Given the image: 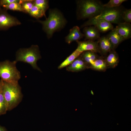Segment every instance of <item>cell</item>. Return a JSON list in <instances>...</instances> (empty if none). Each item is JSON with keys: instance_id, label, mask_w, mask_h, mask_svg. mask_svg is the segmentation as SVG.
<instances>
[{"instance_id": "obj_1", "label": "cell", "mask_w": 131, "mask_h": 131, "mask_svg": "<svg viewBox=\"0 0 131 131\" xmlns=\"http://www.w3.org/2000/svg\"><path fill=\"white\" fill-rule=\"evenodd\" d=\"M77 18L89 19L99 15L104 9L103 4L97 0H81L77 2Z\"/></svg>"}, {"instance_id": "obj_2", "label": "cell", "mask_w": 131, "mask_h": 131, "mask_svg": "<svg viewBox=\"0 0 131 131\" xmlns=\"http://www.w3.org/2000/svg\"><path fill=\"white\" fill-rule=\"evenodd\" d=\"M37 21L42 24L43 29L49 38L51 37L54 32L63 28L66 23L63 15L56 9L49 10V16L45 20Z\"/></svg>"}, {"instance_id": "obj_3", "label": "cell", "mask_w": 131, "mask_h": 131, "mask_svg": "<svg viewBox=\"0 0 131 131\" xmlns=\"http://www.w3.org/2000/svg\"><path fill=\"white\" fill-rule=\"evenodd\" d=\"M17 62L6 60L0 62V77L3 81L16 86L19 84L20 73L16 66Z\"/></svg>"}, {"instance_id": "obj_4", "label": "cell", "mask_w": 131, "mask_h": 131, "mask_svg": "<svg viewBox=\"0 0 131 131\" xmlns=\"http://www.w3.org/2000/svg\"><path fill=\"white\" fill-rule=\"evenodd\" d=\"M3 90L7 111L11 110L20 102L23 98L19 85L14 86L3 81Z\"/></svg>"}, {"instance_id": "obj_5", "label": "cell", "mask_w": 131, "mask_h": 131, "mask_svg": "<svg viewBox=\"0 0 131 131\" xmlns=\"http://www.w3.org/2000/svg\"><path fill=\"white\" fill-rule=\"evenodd\" d=\"M41 58L38 46L33 45L29 48L21 49L16 52L15 61L22 62L30 65L34 69L41 72L37 64L38 60Z\"/></svg>"}, {"instance_id": "obj_6", "label": "cell", "mask_w": 131, "mask_h": 131, "mask_svg": "<svg viewBox=\"0 0 131 131\" xmlns=\"http://www.w3.org/2000/svg\"><path fill=\"white\" fill-rule=\"evenodd\" d=\"M124 10L119 7L113 8L105 7L98 15L94 17L103 19L112 23L118 24L122 23V16Z\"/></svg>"}, {"instance_id": "obj_7", "label": "cell", "mask_w": 131, "mask_h": 131, "mask_svg": "<svg viewBox=\"0 0 131 131\" xmlns=\"http://www.w3.org/2000/svg\"><path fill=\"white\" fill-rule=\"evenodd\" d=\"M96 27L100 32H105L113 29V26L109 22L103 19L93 17L85 22L82 27L92 26Z\"/></svg>"}, {"instance_id": "obj_8", "label": "cell", "mask_w": 131, "mask_h": 131, "mask_svg": "<svg viewBox=\"0 0 131 131\" xmlns=\"http://www.w3.org/2000/svg\"><path fill=\"white\" fill-rule=\"evenodd\" d=\"M6 10L0 7V30H6L12 26L21 24L18 19L8 14Z\"/></svg>"}, {"instance_id": "obj_9", "label": "cell", "mask_w": 131, "mask_h": 131, "mask_svg": "<svg viewBox=\"0 0 131 131\" xmlns=\"http://www.w3.org/2000/svg\"><path fill=\"white\" fill-rule=\"evenodd\" d=\"M76 42L78 45L76 49L80 51L83 52L89 51L96 53H100L98 40L96 41L87 40L83 41H78Z\"/></svg>"}, {"instance_id": "obj_10", "label": "cell", "mask_w": 131, "mask_h": 131, "mask_svg": "<svg viewBox=\"0 0 131 131\" xmlns=\"http://www.w3.org/2000/svg\"><path fill=\"white\" fill-rule=\"evenodd\" d=\"M89 68V66L80 56L76 58L70 65L67 66V71L73 72H78Z\"/></svg>"}, {"instance_id": "obj_11", "label": "cell", "mask_w": 131, "mask_h": 131, "mask_svg": "<svg viewBox=\"0 0 131 131\" xmlns=\"http://www.w3.org/2000/svg\"><path fill=\"white\" fill-rule=\"evenodd\" d=\"M113 29L116 31L125 40L131 37V25L130 23L125 22L118 24Z\"/></svg>"}, {"instance_id": "obj_12", "label": "cell", "mask_w": 131, "mask_h": 131, "mask_svg": "<svg viewBox=\"0 0 131 131\" xmlns=\"http://www.w3.org/2000/svg\"><path fill=\"white\" fill-rule=\"evenodd\" d=\"M85 40L95 41L98 40L100 38V32L94 26H90L85 27L83 29Z\"/></svg>"}, {"instance_id": "obj_13", "label": "cell", "mask_w": 131, "mask_h": 131, "mask_svg": "<svg viewBox=\"0 0 131 131\" xmlns=\"http://www.w3.org/2000/svg\"><path fill=\"white\" fill-rule=\"evenodd\" d=\"M100 53L105 55L112 50H115L107 36H103L98 40Z\"/></svg>"}, {"instance_id": "obj_14", "label": "cell", "mask_w": 131, "mask_h": 131, "mask_svg": "<svg viewBox=\"0 0 131 131\" xmlns=\"http://www.w3.org/2000/svg\"><path fill=\"white\" fill-rule=\"evenodd\" d=\"M84 36V34L81 33L79 27L75 26L70 30L69 33L65 37V41L70 44L73 41H79Z\"/></svg>"}, {"instance_id": "obj_15", "label": "cell", "mask_w": 131, "mask_h": 131, "mask_svg": "<svg viewBox=\"0 0 131 131\" xmlns=\"http://www.w3.org/2000/svg\"><path fill=\"white\" fill-rule=\"evenodd\" d=\"M108 53V55L104 58L107 67L114 68L117 66L119 62L118 55L115 50Z\"/></svg>"}, {"instance_id": "obj_16", "label": "cell", "mask_w": 131, "mask_h": 131, "mask_svg": "<svg viewBox=\"0 0 131 131\" xmlns=\"http://www.w3.org/2000/svg\"><path fill=\"white\" fill-rule=\"evenodd\" d=\"M106 36L114 49L121 43L125 40L116 31L113 29Z\"/></svg>"}, {"instance_id": "obj_17", "label": "cell", "mask_w": 131, "mask_h": 131, "mask_svg": "<svg viewBox=\"0 0 131 131\" xmlns=\"http://www.w3.org/2000/svg\"><path fill=\"white\" fill-rule=\"evenodd\" d=\"M89 68L98 71H104L107 67L104 58L99 57L90 65Z\"/></svg>"}, {"instance_id": "obj_18", "label": "cell", "mask_w": 131, "mask_h": 131, "mask_svg": "<svg viewBox=\"0 0 131 131\" xmlns=\"http://www.w3.org/2000/svg\"><path fill=\"white\" fill-rule=\"evenodd\" d=\"M83 60L89 66L94 61L99 57L97 53L91 51H85L83 52L80 55Z\"/></svg>"}, {"instance_id": "obj_19", "label": "cell", "mask_w": 131, "mask_h": 131, "mask_svg": "<svg viewBox=\"0 0 131 131\" xmlns=\"http://www.w3.org/2000/svg\"><path fill=\"white\" fill-rule=\"evenodd\" d=\"M82 52L76 49L58 66V69H61L71 64Z\"/></svg>"}, {"instance_id": "obj_20", "label": "cell", "mask_w": 131, "mask_h": 131, "mask_svg": "<svg viewBox=\"0 0 131 131\" xmlns=\"http://www.w3.org/2000/svg\"><path fill=\"white\" fill-rule=\"evenodd\" d=\"M3 81L0 80V116L6 114L7 111L3 90Z\"/></svg>"}, {"instance_id": "obj_21", "label": "cell", "mask_w": 131, "mask_h": 131, "mask_svg": "<svg viewBox=\"0 0 131 131\" xmlns=\"http://www.w3.org/2000/svg\"><path fill=\"white\" fill-rule=\"evenodd\" d=\"M29 14L32 16L37 19L41 18L43 16H46L45 14L43 11L34 5Z\"/></svg>"}, {"instance_id": "obj_22", "label": "cell", "mask_w": 131, "mask_h": 131, "mask_svg": "<svg viewBox=\"0 0 131 131\" xmlns=\"http://www.w3.org/2000/svg\"><path fill=\"white\" fill-rule=\"evenodd\" d=\"M34 5L38 7L45 14L49 8L48 1L46 0H35L34 1Z\"/></svg>"}, {"instance_id": "obj_23", "label": "cell", "mask_w": 131, "mask_h": 131, "mask_svg": "<svg viewBox=\"0 0 131 131\" xmlns=\"http://www.w3.org/2000/svg\"><path fill=\"white\" fill-rule=\"evenodd\" d=\"M2 6L6 10L10 9L24 12L21 4L19 3H12Z\"/></svg>"}, {"instance_id": "obj_24", "label": "cell", "mask_w": 131, "mask_h": 131, "mask_svg": "<svg viewBox=\"0 0 131 131\" xmlns=\"http://www.w3.org/2000/svg\"><path fill=\"white\" fill-rule=\"evenodd\" d=\"M34 0H22L21 5L24 12L29 13L34 5Z\"/></svg>"}, {"instance_id": "obj_25", "label": "cell", "mask_w": 131, "mask_h": 131, "mask_svg": "<svg viewBox=\"0 0 131 131\" xmlns=\"http://www.w3.org/2000/svg\"><path fill=\"white\" fill-rule=\"evenodd\" d=\"M126 0H110L107 3L104 4V7L111 8L119 7L123 2L127 1Z\"/></svg>"}, {"instance_id": "obj_26", "label": "cell", "mask_w": 131, "mask_h": 131, "mask_svg": "<svg viewBox=\"0 0 131 131\" xmlns=\"http://www.w3.org/2000/svg\"><path fill=\"white\" fill-rule=\"evenodd\" d=\"M124 22L130 23L131 22V9L124 10L122 16Z\"/></svg>"}, {"instance_id": "obj_27", "label": "cell", "mask_w": 131, "mask_h": 131, "mask_svg": "<svg viewBox=\"0 0 131 131\" xmlns=\"http://www.w3.org/2000/svg\"><path fill=\"white\" fill-rule=\"evenodd\" d=\"M22 0H0V7L2 6L14 2L19 3L20 4Z\"/></svg>"}, {"instance_id": "obj_28", "label": "cell", "mask_w": 131, "mask_h": 131, "mask_svg": "<svg viewBox=\"0 0 131 131\" xmlns=\"http://www.w3.org/2000/svg\"><path fill=\"white\" fill-rule=\"evenodd\" d=\"M0 131H7V130L5 127L0 125Z\"/></svg>"}]
</instances>
